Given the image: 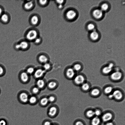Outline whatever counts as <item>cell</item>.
I'll use <instances>...</instances> for the list:
<instances>
[{"mask_svg":"<svg viewBox=\"0 0 125 125\" xmlns=\"http://www.w3.org/2000/svg\"><path fill=\"white\" fill-rule=\"evenodd\" d=\"M45 71L41 69H37L34 73V76L36 79H39L42 77L45 72Z\"/></svg>","mask_w":125,"mask_h":125,"instance_id":"7402d4cb","label":"cell"},{"mask_svg":"<svg viewBox=\"0 0 125 125\" xmlns=\"http://www.w3.org/2000/svg\"><path fill=\"white\" fill-rule=\"evenodd\" d=\"M37 101L36 98L34 96H32L29 98L28 101L31 104H34Z\"/></svg>","mask_w":125,"mask_h":125,"instance_id":"836d02e7","label":"cell"},{"mask_svg":"<svg viewBox=\"0 0 125 125\" xmlns=\"http://www.w3.org/2000/svg\"><path fill=\"white\" fill-rule=\"evenodd\" d=\"M105 13L99 7L93 8L91 12L92 17L94 20L97 21L102 20L104 18Z\"/></svg>","mask_w":125,"mask_h":125,"instance_id":"277c9868","label":"cell"},{"mask_svg":"<svg viewBox=\"0 0 125 125\" xmlns=\"http://www.w3.org/2000/svg\"><path fill=\"white\" fill-rule=\"evenodd\" d=\"M112 94L113 97L114 99L117 101H122L125 97V93L124 91L119 88H115Z\"/></svg>","mask_w":125,"mask_h":125,"instance_id":"52a82bcc","label":"cell"},{"mask_svg":"<svg viewBox=\"0 0 125 125\" xmlns=\"http://www.w3.org/2000/svg\"><path fill=\"white\" fill-rule=\"evenodd\" d=\"M48 98L45 97L42 98L40 101V103L43 106L46 105L49 102Z\"/></svg>","mask_w":125,"mask_h":125,"instance_id":"d6a6232c","label":"cell"},{"mask_svg":"<svg viewBox=\"0 0 125 125\" xmlns=\"http://www.w3.org/2000/svg\"><path fill=\"white\" fill-rule=\"evenodd\" d=\"M15 48L17 50H21L20 47L19 43L16 45Z\"/></svg>","mask_w":125,"mask_h":125,"instance_id":"ee69618b","label":"cell"},{"mask_svg":"<svg viewBox=\"0 0 125 125\" xmlns=\"http://www.w3.org/2000/svg\"><path fill=\"white\" fill-rule=\"evenodd\" d=\"M75 125H84V123L82 121H78L76 122Z\"/></svg>","mask_w":125,"mask_h":125,"instance_id":"b9f144b4","label":"cell"},{"mask_svg":"<svg viewBox=\"0 0 125 125\" xmlns=\"http://www.w3.org/2000/svg\"><path fill=\"white\" fill-rule=\"evenodd\" d=\"M88 37L91 41L93 42H96L100 39L101 35L97 29L89 32Z\"/></svg>","mask_w":125,"mask_h":125,"instance_id":"9c48e42d","label":"cell"},{"mask_svg":"<svg viewBox=\"0 0 125 125\" xmlns=\"http://www.w3.org/2000/svg\"><path fill=\"white\" fill-rule=\"evenodd\" d=\"M1 90L0 88V94H1Z\"/></svg>","mask_w":125,"mask_h":125,"instance_id":"681fc988","label":"cell"},{"mask_svg":"<svg viewBox=\"0 0 125 125\" xmlns=\"http://www.w3.org/2000/svg\"><path fill=\"white\" fill-rule=\"evenodd\" d=\"M72 67L77 73H80L84 68L83 64L80 62H77L74 63Z\"/></svg>","mask_w":125,"mask_h":125,"instance_id":"ffe728a7","label":"cell"},{"mask_svg":"<svg viewBox=\"0 0 125 125\" xmlns=\"http://www.w3.org/2000/svg\"><path fill=\"white\" fill-rule=\"evenodd\" d=\"M97 25L96 23L92 21L87 22L86 24L85 28L86 30L89 32L97 29Z\"/></svg>","mask_w":125,"mask_h":125,"instance_id":"e0dca14e","label":"cell"},{"mask_svg":"<svg viewBox=\"0 0 125 125\" xmlns=\"http://www.w3.org/2000/svg\"><path fill=\"white\" fill-rule=\"evenodd\" d=\"M37 87L40 89H42L45 85L44 81L42 79H40L37 80L36 82Z\"/></svg>","mask_w":125,"mask_h":125,"instance_id":"484cf974","label":"cell"},{"mask_svg":"<svg viewBox=\"0 0 125 125\" xmlns=\"http://www.w3.org/2000/svg\"><path fill=\"white\" fill-rule=\"evenodd\" d=\"M99 7L105 13L109 11L111 8V6L108 2L103 1L100 4Z\"/></svg>","mask_w":125,"mask_h":125,"instance_id":"d6986e66","label":"cell"},{"mask_svg":"<svg viewBox=\"0 0 125 125\" xmlns=\"http://www.w3.org/2000/svg\"><path fill=\"white\" fill-rule=\"evenodd\" d=\"M6 121L4 120L0 121V125H6Z\"/></svg>","mask_w":125,"mask_h":125,"instance_id":"7bdbcfd3","label":"cell"},{"mask_svg":"<svg viewBox=\"0 0 125 125\" xmlns=\"http://www.w3.org/2000/svg\"><path fill=\"white\" fill-rule=\"evenodd\" d=\"M57 9L60 10H61L63 9L65 5H57Z\"/></svg>","mask_w":125,"mask_h":125,"instance_id":"60d3db41","label":"cell"},{"mask_svg":"<svg viewBox=\"0 0 125 125\" xmlns=\"http://www.w3.org/2000/svg\"><path fill=\"white\" fill-rule=\"evenodd\" d=\"M57 85V83L54 81L50 82L48 84L49 88L51 89H53L55 88Z\"/></svg>","mask_w":125,"mask_h":125,"instance_id":"1f68e13d","label":"cell"},{"mask_svg":"<svg viewBox=\"0 0 125 125\" xmlns=\"http://www.w3.org/2000/svg\"><path fill=\"white\" fill-rule=\"evenodd\" d=\"M3 10L2 8L0 7V17L1 16V15H2L3 14Z\"/></svg>","mask_w":125,"mask_h":125,"instance_id":"c3c4849f","label":"cell"},{"mask_svg":"<svg viewBox=\"0 0 125 125\" xmlns=\"http://www.w3.org/2000/svg\"><path fill=\"white\" fill-rule=\"evenodd\" d=\"M86 115L88 118H92L95 116L94 111L91 110L87 111L86 112Z\"/></svg>","mask_w":125,"mask_h":125,"instance_id":"4dcf8cb0","label":"cell"},{"mask_svg":"<svg viewBox=\"0 0 125 125\" xmlns=\"http://www.w3.org/2000/svg\"><path fill=\"white\" fill-rule=\"evenodd\" d=\"M6 72V69L3 65L0 64V77L4 76Z\"/></svg>","mask_w":125,"mask_h":125,"instance_id":"f1b7e54d","label":"cell"},{"mask_svg":"<svg viewBox=\"0 0 125 125\" xmlns=\"http://www.w3.org/2000/svg\"><path fill=\"white\" fill-rule=\"evenodd\" d=\"M43 67L44 70L46 71L48 70L50 68L51 65L50 64L47 63V62H46V63L44 64Z\"/></svg>","mask_w":125,"mask_h":125,"instance_id":"74e56055","label":"cell"},{"mask_svg":"<svg viewBox=\"0 0 125 125\" xmlns=\"http://www.w3.org/2000/svg\"><path fill=\"white\" fill-rule=\"evenodd\" d=\"M73 80L74 84L79 86L87 81L85 75L81 72L77 73Z\"/></svg>","mask_w":125,"mask_h":125,"instance_id":"8992f818","label":"cell"},{"mask_svg":"<svg viewBox=\"0 0 125 125\" xmlns=\"http://www.w3.org/2000/svg\"><path fill=\"white\" fill-rule=\"evenodd\" d=\"M43 39L42 37L40 36L37 37L33 42L34 44L36 45H41L43 42Z\"/></svg>","mask_w":125,"mask_h":125,"instance_id":"83f0119b","label":"cell"},{"mask_svg":"<svg viewBox=\"0 0 125 125\" xmlns=\"http://www.w3.org/2000/svg\"><path fill=\"white\" fill-rule=\"evenodd\" d=\"M66 1L65 0H58L55 1V3L57 5H65L66 3Z\"/></svg>","mask_w":125,"mask_h":125,"instance_id":"e575fe53","label":"cell"},{"mask_svg":"<svg viewBox=\"0 0 125 125\" xmlns=\"http://www.w3.org/2000/svg\"><path fill=\"white\" fill-rule=\"evenodd\" d=\"M40 89L37 87H34L32 90V92L34 94L38 93L40 91Z\"/></svg>","mask_w":125,"mask_h":125,"instance_id":"f35d334b","label":"cell"},{"mask_svg":"<svg viewBox=\"0 0 125 125\" xmlns=\"http://www.w3.org/2000/svg\"><path fill=\"white\" fill-rule=\"evenodd\" d=\"M102 91L100 87L94 86L92 87L89 92V94L91 97L93 98H97L101 95Z\"/></svg>","mask_w":125,"mask_h":125,"instance_id":"30bf717a","label":"cell"},{"mask_svg":"<svg viewBox=\"0 0 125 125\" xmlns=\"http://www.w3.org/2000/svg\"><path fill=\"white\" fill-rule=\"evenodd\" d=\"M108 98L110 100L114 99L113 97L112 93L107 96Z\"/></svg>","mask_w":125,"mask_h":125,"instance_id":"f6af8a7d","label":"cell"},{"mask_svg":"<svg viewBox=\"0 0 125 125\" xmlns=\"http://www.w3.org/2000/svg\"><path fill=\"white\" fill-rule=\"evenodd\" d=\"M18 78L22 83H27L29 80V74L26 71H21L19 74Z\"/></svg>","mask_w":125,"mask_h":125,"instance_id":"4fadbf2b","label":"cell"},{"mask_svg":"<svg viewBox=\"0 0 125 125\" xmlns=\"http://www.w3.org/2000/svg\"></svg>","mask_w":125,"mask_h":125,"instance_id":"f907efd6","label":"cell"},{"mask_svg":"<svg viewBox=\"0 0 125 125\" xmlns=\"http://www.w3.org/2000/svg\"><path fill=\"white\" fill-rule=\"evenodd\" d=\"M0 18L1 21L4 23H7L8 21L9 17L6 14H3L1 16Z\"/></svg>","mask_w":125,"mask_h":125,"instance_id":"f546056e","label":"cell"},{"mask_svg":"<svg viewBox=\"0 0 125 125\" xmlns=\"http://www.w3.org/2000/svg\"><path fill=\"white\" fill-rule=\"evenodd\" d=\"M50 1L47 0H39L37 1V3L38 5L42 7H45L49 5Z\"/></svg>","mask_w":125,"mask_h":125,"instance_id":"603a6c76","label":"cell"},{"mask_svg":"<svg viewBox=\"0 0 125 125\" xmlns=\"http://www.w3.org/2000/svg\"><path fill=\"white\" fill-rule=\"evenodd\" d=\"M18 100L20 102L25 103L28 101L29 97L28 94L25 92L21 91L17 95Z\"/></svg>","mask_w":125,"mask_h":125,"instance_id":"7c38bea8","label":"cell"},{"mask_svg":"<svg viewBox=\"0 0 125 125\" xmlns=\"http://www.w3.org/2000/svg\"><path fill=\"white\" fill-rule=\"evenodd\" d=\"M77 74L72 67L67 68L66 72V77L70 80H73Z\"/></svg>","mask_w":125,"mask_h":125,"instance_id":"2e32d148","label":"cell"},{"mask_svg":"<svg viewBox=\"0 0 125 125\" xmlns=\"http://www.w3.org/2000/svg\"><path fill=\"white\" fill-rule=\"evenodd\" d=\"M114 88L113 86L111 85H107L104 87L102 90V92L104 94L107 96L112 94Z\"/></svg>","mask_w":125,"mask_h":125,"instance_id":"9a60e30c","label":"cell"},{"mask_svg":"<svg viewBox=\"0 0 125 125\" xmlns=\"http://www.w3.org/2000/svg\"><path fill=\"white\" fill-rule=\"evenodd\" d=\"M30 43L26 40L21 41L19 43L21 50L23 51L27 50L31 46Z\"/></svg>","mask_w":125,"mask_h":125,"instance_id":"ac0fdd59","label":"cell"},{"mask_svg":"<svg viewBox=\"0 0 125 125\" xmlns=\"http://www.w3.org/2000/svg\"><path fill=\"white\" fill-rule=\"evenodd\" d=\"M26 72L28 74H31L34 73V69L33 67H30L27 68Z\"/></svg>","mask_w":125,"mask_h":125,"instance_id":"d590c367","label":"cell"},{"mask_svg":"<svg viewBox=\"0 0 125 125\" xmlns=\"http://www.w3.org/2000/svg\"><path fill=\"white\" fill-rule=\"evenodd\" d=\"M101 122V119L99 117L97 116L93 118L91 121L92 125H99Z\"/></svg>","mask_w":125,"mask_h":125,"instance_id":"cb8c5ba5","label":"cell"},{"mask_svg":"<svg viewBox=\"0 0 125 125\" xmlns=\"http://www.w3.org/2000/svg\"><path fill=\"white\" fill-rule=\"evenodd\" d=\"M57 112V108L55 107H53L50 109L48 112V114L49 116H54L56 114Z\"/></svg>","mask_w":125,"mask_h":125,"instance_id":"4316f807","label":"cell"},{"mask_svg":"<svg viewBox=\"0 0 125 125\" xmlns=\"http://www.w3.org/2000/svg\"><path fill=\"white\" fill-rule=\"evenodd\" d=\"M78 17L77 10L73 8H69L65 11L64 14L65 19L68 22H73Z\"/></svg>","mask_w":125,"mask_h":125,"instance_id":"7a4b0ae2","label":"cell"},{"mask_svg":"<svg viewBox=\"0 0 125 125\" xmlns=\"http://www.w3.org/2000/svg\"><path fill=\"white\" fill-rule=\"evenodd\" d=\"M35 6V3L34 0H27L24 2L23 8L25 10L30 11L33 10Z\"/></svg>","mask_w":125,"mask_h":125,"instance_id":"8fae6325","label":"cell"},{"mask_svg":"<svg viewBox=\"0 0 125 125\" xmlns=\"http://www.w3.org/2000/svg\"><path fill=\"white\" fill-rule=\"evenodd\" d=\"M48 98L49 102H53L55 100V97L53 96H50Z\"/></svg>","mask_w":125,"mask_h":125,"instance_id":"ab89813d","label":"cell"},{"mask_svg":"<svg viewBox=\"0 0 125 125\" xmlns=\"http://www.w3.org/2000/svg\"><path fill=\"white\" fill-rule=\"evenodd\" d=\"M39 59L41 63L44 64L47 62L48 60V58L47 56L44 54L40 55L39 57Z\"/></svg>","mask_w":125,"mask_h":125,"instance_id":"d4e9b609","label":"cell"},{"mask_svg":"<svg viewBox=\"0 0 125 125\" xmlns=\"http://www.w3.org/2000/svg\"><path fill=\"white\" fill-rule=\"evenodd\" d=\"M44 125H51V124L49 121H46L45 122Z\"/></svg>","mask_w":125,"mask_h":125,"instance_id":"7dc6e473","label":"cell"},{"mask_svg":"<svg viewBox=\"0 0 125 125\" xmlns=\"http://www.w3.org/2000/svg\"><path fill=\"white\" fill-rule=\"evenodd\" d=\"M41 18L40 16L37 14H33L30 16L29 22L31 26L34 27L38 26L41 22Z\"/></svg>","mask_w":125,"mask_h":125,"instance_id":"ba28073f","label":"cell"},{"mask_svg":"<svg viewBox=\"0 0 125 125\" xmlns=\"http://www.w3.org/2000/svg\"><path fill=\"white\" fill-rule=\"evenodd\" d=\"M94 114L96 116L99 117L102 114V111L99 109H97L94 111Z\"/></svg>","mask_w":125,"mask_h":125,"instance_id":"8d00e7d4","label":"cell"},{"mask_svg":"<svg viewBox=\"0 0 125 125\" xmlns=\"http://www.w3.org/2000/svg\"><path fill=\"white\" fill-rule=\"evenodd\" d=\"M110 80L114 82H119L122 80L124 78L123 71L120 69L115 68L109 76Z\"/></svg>","mask_w":125,"mask_h":125,"instance_id":"6da1fadb","label":"cell"},{"mask_svg":"<svg viewBox=\"0 0 125 125\" xmlns=\"http://www.w3.org/2000/svg\"><path fill=\"white\" fill-rule=\"evenodd\" d=\"M39 30L34 28H29L25 34V39L30 42H33L37 37L40 36Z\"/></svg>","mask_w":125,"mask_h":125,"instance_id":"3957f363","label":"cell"},{"mask_svg":"<svg viewBox=\"0 0 125 125\" xmlns=\"http://www.w3.org/2000/svg\"><path fill=\"white\" fill-rule=\"evenodd\" d=\"M80 87L81 91L85 93L89 92L92 87L90 82L87 81Z\"/></svg>","mask_w":125,"mask_h":125,"instance_id":"5bb4252c","label":"cell"},{"mask_svg":"<svg viewBox=\"0 0 125 125\" xmlns=\"http://www.w3.org/2000/svg\"><path fill=\"white\" fill-rule=\"evenodd\" d=\"M113 115L110 112H106L102 116V120L104 122H107L110 121L113 119Z\"/></svg>","mask_w":125,"mask_h":125,"instance_id":"44dd1931","label":"cell"},{"mask_svg":"<svg viewBox=\"0 0 125 125\" xmlns=\"http://www.w3.org/2000/svg\"><path fill=\"white\" fill-rule=\"evenodd\" d=\"M115 68L114 64L110 62L103 66L101 69L102 74L104 76H109Z\"/></svg>","mask_w":125,"mask_h":125,"instance_id":"5b68a950","label":"cell"},{"mask_svg":"<svg viewBox=\"0 0 125 125\" xmlns=\"http://www.w3.org/2000/svg\"><path fill=\"white\" fill-rule=\"evenodd\" d=\"M105 125H114V123L111 121L106 123Z\"/></svg>","mask_w":125,"mask_h":125,"instance_id":"bcb514c9","label":"cell"}]
</instances>
